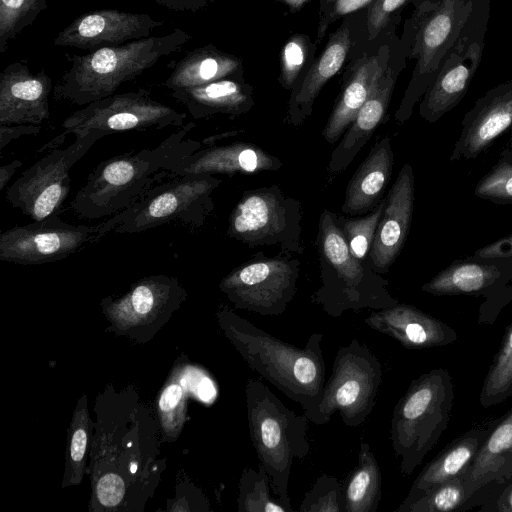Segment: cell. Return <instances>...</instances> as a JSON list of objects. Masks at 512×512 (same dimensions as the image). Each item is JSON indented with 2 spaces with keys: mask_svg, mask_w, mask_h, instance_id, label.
<instances>
[{
  "mask_svg": "<svg viewBox=\"0 0 512 512\" xmlns=\"http://www.w3.org/2000/svg\"><path fill=\"white\" fill-rule=\"evenodd\" d=\"M193 127V123L182 126L153 148L131 150L100 162L71 201L73 213L87 220L114 216L166 178H173V167L201 148L200 142L188 138Z\"/></svg>",
  "mask_w": 512,
  "mask_h": 512,
  "instance_id": "1",
  "label": "cell"
},
{
  "mask_svg": "<svg viewBox=\"0 0 512 512\" xmlns=\"http://www.w3.org/2000/svg\"><path fill=\"white\" fill-rule=\"evenodd\" d=\"M221 326L248 366L298 403L313 422L322 399L326 365L323 335L313 333L303 348L284 342L225 309Z\"/></svg>",
  "mask_w": 512,
  "mask_h": 512,
  "instance_id": "2",
  "label": "cell"
},
{
  "mask_svg": "<svg viewBox=\"0 0 512 512\" xmlns=\"http://www.w3.org/2000/svg\"><path fill=\"white\" fill-rule=\"evenodd\" d=\"M190 40V34L176 28L161 36L68 55L70 65L55 84L53 98L79 106L106 98Z\"/></svg>",
  "mask_w": 512,
  "mask_h": 512,
  "instance_id": "3",
  "label": "cell"
},
{
  "mask_svg": "<svg viewBox=\"0 0 512 512\" xmlns=\"http://www.w3.org/2000/svg\"><path fill=\"white\" fill-rule=\"evenodd\" d=\"M317 244L321 285L311 301L326 314L337 318L348 310H379L399 302L390 294L388 280L371 263L363 264L352 256L334 212L327 209L319 218Z\"/></svg>",
  "mask_w": 512,
  "mask_h": 512,
  "instance_id": "4",
  "label": "cell"
},
{
  "mask_svg": "<svg viewBox=\"0 0 512 512\" xmlns=\"http://www.w3.org/2000/svg\"><path fill=\"white\" fill-rule=\"evenodd\" d=\"M478 1H411L414 9L404 22L400 43L406 59H414L415 65L395 112L398 123L403 124L411 117Z\"/></svg>",
  "mask_w": 512,
  "mask_h": 512,
  "instance_id": "5",
  "label": "cell"
},
{
  "mask_svg": "<svg viewBox=\"0 0 512 512\" xmlns=\"http://www.w3.org/2000/svg\"><path fill=\"white\" fill-rule=\"evenodd\" d=\"M248 427L251 442L261 464L271 479L274 495L293 510L288 483L295 459L310 452L307 438L309 418L287 408L258 379L251 378L245 387Z\"/></svg>",
  "mask_w": 512,
  "mask_h": 512,
  "instance_id": "6",
  "label": "cell"
},
{
  "mask_svg": "<svg viewBox=\"0 0 512 512\" xmlns=\"http://www.w3.org/2000/svg\"><path fill=\"white\" fill-rule=\"evenodd\" d=\"M455 398L447 369L434 368L413 379L396 403L390 439L400 471L410 476L449 425Z\"/></svg>",
  "mask_w": 512,
  "mask_h": 512,
  "instance_id": "7",
  "label": "cell"
},
{
  "mask_svg": "<svg viewBox=\"0 0 512 512\" xmlns=\"http://www.w3.org/2000/svg\"><path fill=\"white\" fill-rule=\"evenodd\" d=\"M221 182L211 174L175 176L153 187L133 206L103 221L101 234L140 233L171 223L198 229L214 208L211 195Z\"/></svg>",
  "mask_w": 512,
  "mask_h": 512,
  "instance_id": "8",
  "label": "cell"
},
{
  "mask_svg": "<svg viewBox=\"0 0 512 512\" xmlns=\"http://www.w3.org/2000/svg\"><path fill=\"white\" fill-rule=\"evenodd\" d=\"M185 119L186 113L157 101L143 88L113 94L71 113L62 123L63 132L39 151L59 148L69 134L83 137L95 130L107 136L113 133L161 130L182 127Z\"/></svg>",
  "mask_w": 512,
  "mask_h": 512,
  "instance_id": "9",
  "label": "cell"
},
{
  "mask_svg": "<svg viewBox=\"0 0 512 512\" xmlns=\"http://www.w3.org/2000/svg\"><path fill=\"white\" fill-rule=\"evenodd\" d=\"M383 381L382 365L375 354L358 339L338 349L314 424H326L339 412L350 427L364 423L372 412Z\"/></svg>",
  "mask_w": 512,
  "mask_h": 512,
  "instance_id": "10",
  "label": "cell"
},
{
  "mask_svg": "<svg viewBox=\"0 0 512 512\" xmlns=\"http://www.w3.org/2000/svg\"><path fill=\"white\" fill-rule=\"evenodd\" d=\"M301 203L278 186L245 191L228 218L227 235L250 247L279 246L302 253Z\"/></svg>",
  "mask_w": 512,
  "mask_h": 512,
  "instance_id": "11",
  "label": "cell"
},
{
  "mask_svg": "<svg viewBox=\"0 0 512 512\" xmlns=\"http://www.w3.org/2000/svg\"><path fill=\"white\" fill-rule=\"evenodd\" d=\"M491 0H479L446 54L419 104V115L435 123L466 95L478 70L488 30Z\"/></svg>",
  "mask_w": 512,
  "mask_h": 512,
  "instance_id": "12",
  "label": "cell"
},
{
  "mask_svg": "<svg viewBox=\"0 0 512 512\" xmlns=\"http://www.w3.org/2000/svg\"><path fill=\"white\" fill-rule=\"evenodd\" d=\"M103 137L91 130L66 148L51 150L8 187L7 201L34 221L58 214L71 188L70 169Z\"/></svg>",
  "mask_w": 512,
  "mask_h": 512,
  "instance_id": "13",
  "label": "cell"
},
{
  "mask_svg": "<svg viewBox=\"0 0 512 512\" xmlns=\"http://www.w3.org/2000/svg\"><path fill=\"white\" fill-rule=\"evenodd\" d=\"M299 276V259L288 253H259L227 274L219 287L236 308L273 316L282 314L294 298Z\"/></svg>",
  "mask_w": 512,
  "mask_h": 512,
  "instance_id": "14",
  "label": "cell"
},
{
  "mask_svg": "<svg viewBox=\"0 0 512 512\" xmlns=\"http://www.w3.org/2000/svg\"><path fill=\"white\" fill-rule=\"evenodd\" d=\"M400 20L399 15L375 39L369 40L367 36L356 46L346 64L340 93L322 130L326 142L334 144L340 139L372 93L399 39L397 26Z\"/></svg>",
  "mask_w": 512,
  "mask_h": 512,
  "instance_id": "15",
  "label": "cell"
},
{
  "mask_svg": "<svg viewBox=\"0 0 512 512\" xmlns=\"http://www.w3.org/2000/svg\"><path fill=\"white\" fill-rule=\"evenodd\" d=\"M101 227L102 222L70 224L58 214L15 226L0 234V260L20 265L57 262L99 242L104 237Z\"/></svg>",
  "mask_w": 512,
  "mask_h": 512,
  "instance_id": "16",
  "label": "cell"
},
{
  "mask_svg": "<svg viewBox=\"0 0 512 512\" xmlns=\"http://www.w3.org/2000/svg\"><path fill=\"white\" fill-rule=\"evenodd\" d=\"M512 257L492 260H455L421 287L435 296H483L481 324H492L512 298Z\"/></svg>",
  "mask_w": 512,
  "mask_h": 512,
  "instance_id": "17",
  "label": "cell"
},
{
  "mask_svg": "<svg viewBox=\"0 0 512 512\" xmlns=\"http://www.w3.org/2000/svg\"><path fill=\"white\" fill-rule=\"evenodd\" d=\"M366 9L345 16L329 35L322 52L291 90L286 121L294 126L309 118L313 105L325 84L346 65L359 42L367 37Z\"/></svg>",
  "mask_w": 512,
  "mask_h": 512,
  "instance_id": "18",
  "label": "cell"
},
{
  "mask_svg": "<svg viewBox=\"0 0 512 512\" xmlns=\"http://www.w3.org/2000/svg\"><path fill=\"white\" fill-rule=\"evenodd\" d=\"M461 477L467 497L463 511L478 509L512 483V407L490 427Z\"/></svg>",
  "mask_w": 512,
  "mask_h": 512,
  "instance_id": "19",
  "label": "cell"
},
{
  "mask_svg": "<svg viewBox=\"0 0 512 512\" xmlns=\"http://www.w3.org/2000/svg\"><path fill=\"white\" fill-rule=\"evenodd\" d=\"M164 24L149 14L103 8L76 17L54 38L59 47L93 51L150 37Z\"/></svg>",
  "mask_w": 512,
  "mask_h": 512,
  "instance_id": "20",
  "label": "cell"
},
{
  "mask_svg": "<svg viewBox=\"0 0 512 512\" xmlns=\"http://www.w3.org/2000/svg\"><path fill=\"white\" fill-rule=\"evenodd\" d=\"M400 37L395 43L389 63L372 93L359 109L339 144L333 150L328 168L339 173L345 170L373 135L386 116L399 74L406 67Z\"/></svg>",
  "mask_w": 512,
  "mask_h": 512,
  "instance_id": "21",
  "label": "cell"
},
{
  "mask_svg": "<svg viewBox=\"0 0 512 512\" xmlns=\"http://www.w3.org/2000/svg\"><path fill=\"white\" fill-rule=\"evenodd\" d=\"M507 131L512 132V78L488 90L464 115L450 161L480 156Z\"/></svg>",
  "mask_w": 512,
  "mask_h": 512,
  "instance_id": "22",
  "label": "cell"
},
{
  "mask_svg": "<svg viewBox=\"0 0 512 512\" xmlns=\"http://www.w3.org/2000/svg\"><path fill=\"white\" fill-rule=\"evenodd\" d=\"M53 88L44 69L33 73L21 61L7 65L0 73V125H41L50 118Z\"/></svg>",
  "mask_w": 512,
  "mask_h": 512,
  "instance_id": "23",
  "label": "cell"
},
{
  "mask_svg": "<svg viewBox=\"0 0 512 512\" xmlns=\"http://www.w3.org/2000/svg\"><path fill=\"white\" fill-rule=\"evenodd\" d=\"M415 177L410 164L400 169L385 197L384 209L370 250L372 268L379 274L389 271L408 236L414 207Z\"/></svg>",
  "mask_w": 512,
  "mask_h": 512,
  "instance_id": "24",
  "label": "cell"
},
{
  "mask_svg": "<svg viewBox=\"0 0 512 512\" xmlns=\"http://www.w3.org/2000/svg\"><path fill=\"white\" fill-rule=\"evenodd\" d=\"M364 322L407 349L446 346L458 339L452 327L406 303L398 302L389 308L373 310Z\"/></svg>",
  "mask_w": 512,
  "mask_h": 512,
  "instance_id": "25",
  "label": "cell"
},
{
  "mask_svg": "<svg viewBox=\"0 0 512 512\" xmlns=\"http://www.w3.org/2000/svg\"><path fill=\"white\" fill-rule=\"evenodd\" d=\"M282 165L278 157L255 144L234 142L201 147L183 158L171 172L173 177L187 174H256L277 171Z\"/></svg>",
  "mask_w": 512,
  "mask_h": 512,
  "instance_id": "26",
  "label": "cell"
},
{
  "mask_svg": "<svg viewBox=\"0 0 512 512\" xmlns=\"http://www.w3.org/2000/svg\"><path fill=\"white\" fill-rule=\"evenodd\" d=\"M194 119L216 114L239 116L254 106V88L245 78L229 77L191 88L171 90Z\"/></svg>",
  "mask_w": 512,
  "mask_h": 512,
  "instance_id": "27",
  "label": "cell"
},
{
  "mask_svg": "<svg viewBox=\"0 0 512 512\" xmlns=\"http://www.w3.org/2000/svg\"><path fill=\"white\" fill-rule=\"evenodd\" d=\"M394 153L388 135L377 140L367 157L351 177L345 193L342 212L348 215L367 214L376 207L389 182Z\"/></svg>",
  "mask_w": 512,
  "mask_h": 512,
  "instance_id": "28",
  "label": "cell"
},
{
  "mask_svg": "<svg viewBox=\"0 0 512 512\" xmlns=\"http://www.w3.org/2000/svg\"><path fill=\"white\" fill-rule=\"evenodd\" d=\"M489 430L490 428L469 429L443 448L421 470L406 498L395 511L399 512L435 486L461 476L473 461Z\"/></svg>",
  "mask_w": 512,
  "mask_h": 512,
  "instance_id": "29",
  "label": "cell"
},
{
  "mask_svg": "<svg viewBox=\"0 0 512 512\" xmlns=\"http://www.w3.org/2000/svg\"><path fill=\"white\" fill-rule=\"evenodd\" d=\"M229 77L244 78L242 58L207 44L189 51L181 58L162 85L176 90Z\"/></svg>",
  "mask_w": 512,
  "mask_h": 512,
  "instance_id": "30",
  "label": "cell"
},
{
  "mask_svg": "<svg viewBox=\"0 0 512 512\" xmlns=\"http://www.w3.org/2000/svg\"><path fill=\"white\" fill-rule=\"evenodd\" d=\"M382 477L370 445L361 441L357 464L342 484L343 512H376L381 500Z\"/></svg>",
  "mask_w": 512,
  "mask_h": 512,
  "instance_id": "31",
  "label": "cell"
},
{
  "mask_svg": "<svg viewBox=\"0 0 512 512\" xmlns=\"http://www.w3.org/2000/svg\"><path fill=\"white\" fill-rule=\"evenodd\" d=\"M512 396V321L495 353L479 395L482 407L490 408Z\"/></svg>",
  "mask_w": 512,
  "mask_h": 512,
  "instance_id": "32",
  "label": "cell"
},
{
  "mask_svg": "<svg viewBox=\"0 0 512 512\" xmlns=\"http://www.w3.org/2000/svg\"><path fill=\"white\" fill-rule=\"evenodd\" d=\"M271 479L265 468H245L239 483L238 511L291 512L276 496L270 495Z\"/></svg>",
  "mask_w": 512,
  "mask_h": 512,
  "instance_id": "33",
  "label": "cell"
},
{
  "mask_svg": "<svg viewBox=\"0 0 512 512\" xmlns=\"http://www.w3.org/2000/svg\"><path fill=\"white\" fill-rule=\"evenodd\" d=\"M317 43L304 33H294L280 52L278 81L285 90H292L303 78L316 58Z\"/></svg>",
  "mask_w": 512,
  "mask_h": 512,
  "instance_id": "34",
  "label": "cell"
},
{
  "mask_svg": "<svg viewBox=\"0 0 512 512\" xmlns=\"http://www.w3.org/2000/svg\"><path fill=\"white\" fill-rule=\"evenodd\" d=\"M384 204L385 198L365 216L356 218H346L334 213L335 222L345 237L350 253L363 264L371 263L370 250Z\"/></svg>",
  "mask_w": 512,
  "mask_h": 512,
  "instance_id": "35",
  "label": "cell"
},
{
  "mask_svg": "<svg viewBox=\"0 0 512 512\" xmlns=\"http://www.w3.org/2000/svg\"><path fill=\"white\" fill-rule=\"evenodd\" d=\"M48 0H0V54L21 32L32 25Z\"/></svg>",
  "mask_w": 512,
  "mask_h": 512,
  "instance_id": "36",
  "label": "cell"
},
{
  "mask_svg": "<svg viewBox=\"0 0 512 512\" xmlns=\"http://www.w3.org/2000/svg\"><path fill=\"white\" fill-rule=\"evenodd\" d=\"M474 195L498 205H512V148L502 149L498 161L476 184Z\"/></svg>",
  "mask_w": 512,
  "mask_h": 512,
  "instance_id": "37",
  "label": "cell"
},
{
  "mask_svg": "<svg viewBox=\"0 0 512 512\" xmlns=\"http://www.w3.org/2000/svg\"><path fill=\"white\" fill-rule=\"evenodd\" d=\"M466 501L463 480L458 476L425 492L399 512L463 511Z\"/></svg>",
  "mask_w": 512,
  "mask_h": 512,
  "instance_id": "38",
  "label": "cell"
},
{
  "mask_svg": "<svg viewBox=\"0 0 512 512\" xmlns=\"http://www.w3.org/2000/svg\"><path fill=\"white\" fill-rule=\"evenodd\" d=\"M299 511L343 512L342 485L331 475H320L305 493Z\"/></svg>",
  "mask_w": 512,
  "mask_h": 512,
  "instance_id": "39",
  "label": "cell"
},
{
  "mask_svg": "<svg viewBox=\"0 0 512 512\" xmlns=\"http://www.w3.org/2000/svg\"><path fill=\"white\" fill-rule=\"evenodd\" d=\"M319 20L316 33L317 45L322 42L330 25L340 18L366 9L373 0H318Z\"/></svg>",
  "mask_w": 512,
  "mask_h": 512,
  "instance_id": "40",
  "label": "cell"
},
{
  "mask_svg": "<svg viewBox=\"0 0 512 512\" xmlns=\"http://www.w3.org/2000/svg\"><path fill=\"white\" fill-rule=\"evenodd\" d=\"M411 1L373 0L366 10L368 39H375L393 19L400 15V10Z\"/></svg>",
  "mask_w": 512,
  "mask_h": 512,
  "instance_id": "41",
  "label": "cell"
},
{
  "mask_svg": "<svg viewBox=\"0 0 512 512\" xmlns=\"http://www.w3.org/2000/svg\"><path fill=\"white\" fill-rule=\"evenodd\" d=\"M124 491V482L117 474L108 473L104 475L97 484L98 499L101 504L107 507H112L120 503Z\"/></svg>",
  "mask_w": 512,
  "mask_h": 512,
  "instance_id": "42",
  "label": "cell"
},
{
  "mask_svg": "<svg viewBox=\"0 0 512 512\" xmlns=\"http://www.w3.org/2000/svg\"><path fill=\"white\" fill-rule=\"evenodd\" d=\"M511 257L512 234H509L479 248L470 258L478 260H492Z\"/></svg>",
  "mask_w": 512,
  "mask_h": 512,
  "instance_id": "43",
  "label": "cell"
},
{
  "mask_svg": "<svg viewBox=\"0 0 512 512\" xmlns=\"http://www.w3.org/2000/svg\"><path fill=\"white\" fill-rule=\"evenodd\" d=\"M40 131V125H0V149L3 150L13 140H16L22 136L37 135L40 133Z\"/></svg>",
  "mask_w": 512,
  "mask_h": 512,
  "instance_id": "44",
  "label": "cell"
},
{
  "mask_svg": "<svg viewBox=\"0 0 512 512\" xmlns=\"http://www.w3.org/2000/svg\"><path fill=\"white\" fill-rule=\"evenodd\" d=\"M166 9L178 12H198L207 8L214 0H150Z\"/></svg>",
  "mask_w": 512,
  "mask_h": 512,
  "instance_id": "45",
  "label": "cell"
},
{
  "mask_svg": "<svg viewBox=\"0 0 512 512\" xmlns=\"http://www.w3.org/2000/svg\"><path fill=\"white\" fill-rule=\"evenodd\" d=\"M477 510L480 512H512V483Z\"/></svg>",
  "mask_w": 512,
  "mask_h": 512,
  "instance_id": "46",
  "label": "cell"
},
{
  "mask_svg": "<svg viewBox=\"0 0 512 512\" xmlns=\"http://www.w3.org/2000/svg\"><path fill=\"white\" fill-rule=\"evenodd\" d=\"M182 397V388L177 384H172L168 386L160 400H159V407L162 411L167 412L172 409L179 403L180 399Z\"/></svg>",
  "mask_w": 512,
  "mask_h": 512,
  "instance_id": "47",
  "label": "cell"
},
{
  "mask_svg": "<svg viewBox=\"0 0 512 512\" xmlns=\"http://www.w3.org/2000/svg\"><path fill=\"white\" fill-rule=\"evenodd\" d=\"M87 445V435L82 429H78L72 436L71 440V457L74 461L79 462L82 460Z\"/></svg>",
  "mask_w": 512,
  "mask_h": 512,
  "instance_id": "48",
  "label": "cell"
},
{
  "mask_svg": "<svg viewBox=\"0 0 512 512\" xmlns=\"http://www.w3.org/2000/svg\"><path fill=\"white\" fill-rule=\"evenodd\" d=\"M23 165V163L15 159L10 163L3 164L0 167V190L3 191L15 172Z\"/></svg>",
  "mask_w": 512,
  "mask_h": 512,
  "instance_id": "49",
  "label": "cell"
},
{
  "mask_svg": "<svg viewBox=\"0 0 512 512\" xmlns=\"http://www.w3.org/2000/svg\"><path fill=\"white\" fill-rule=\"evenodd\" d=\"M198 393H199V397L203 401H209L210 399H212L214 397L215 389H214L212 381L209 378L204 377L201 380V382L199 383V387H198Z\"/></svg>",
  "mask_w": 512,
  "mask_h": 512,
  "instance_id": "50",
  "label": "cell"
},
{
  "mask_svg": "<svg viewBox=\"0 0 512 512\" xmlns=\"http://www.w3.org/2000/svg\"><path fill=\"white\" fill-rule=\"evenodd\" d=\"M285 5L290 12L295 13L300 11L311 0H274Z\"/></svg>",
  "mask_w": 512,
  "mask_h": 512,
  "instance_id": "51",
  "label": "cell"
},
{
  "mask_svg": "<svg viewBox=\"0 0 512 512\" xmlns=\"http://www.w3.org/2000/svg\"><path fill=\"white\" fill-rule=\"evenodd\" d=\"M507 146H509L510 148H512V132H510V137H509V141L507 143Z\"/></svg>",
  "mask_w": 512,
  "mask_h": 512,
  "instance_id": "52",
  "label": "cell"
},
{
  "mask_svg": "<svg viewBox=\"0 0 512 512\" xmlns=\"http://www.w3.org/2000/svg\"><path fill=\"white\" fill-rule=\"evenodd\" d=\"M136 469H137V465L136 464H132L131 468H130L131 472L132 473L136 472Z\"/></svg>",
  "mask_w": 512,
  "mask_h": 512,
  "instance_id": "53",
  "label": "cell"
}]
</instances>
